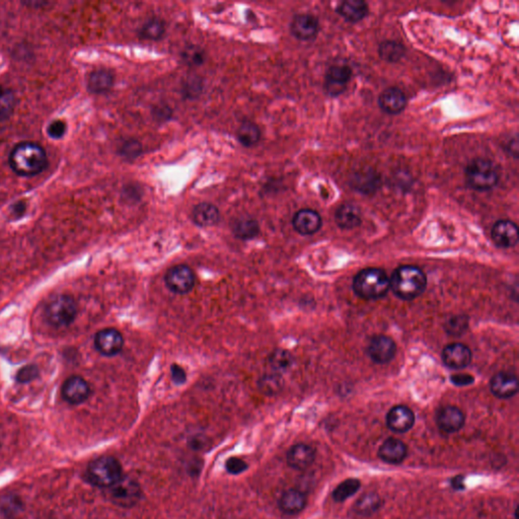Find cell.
Here are the masks:
<instances>
[{
    "instance_id": "obj_4",
    "label": "cell",
    "mask_w": 519,
    "mask_h": 519,
    "mask_svg": "<svg viewBox=\"0 0 519 519\" xmlns=\"http://www.w3.org/2000/svg\"><path fill=\"white\" fill-rule=\"evenodd\" d=\"M499 179L498 167L490 159H473L466 167V185L475 191L488 192L494 189Z\"/></svg>"
},
{
    "instance_id": "obj_39",
    "label": "cell",
    "mask_w": 519,
    "mask_h": 519,
    "mask_svg": "<svg viewBox=\"0 0 519 519\" xmlns=\"http://www.w3.org/2000/svg\"><path fill=\"white\" fill-rule=\"evenodd\" d=\"M468 320L464 316H457L447 320L446 331L450 335H461L468 328Z\"/></svg>"
},
{
    "instance_id": "obj_10",
    "label": "cell",
    "mask_w": 519,
    "mask_h": 519,
    "mask_svg": "<svg viewBox=\"0 0 519 519\" xmlns=\"http://www.w3.org/2000/svg\"><path fill=\"white\" fill-rule=\"evenodd\" d=\"M320 30V21L315 15H296L290 24V33L300 41H313L317 38Z\"/></svg>"
},
{
    "instance_id": "obj_21",
    "label": "cell",
    "mask_w": 519,
    "mask_h": 519,
    "mask_svg": "<svg viewBox=\"0 0 519 519\" xmlns=\"http://www.w3.org/2000/svg\"><path fill=\"white\" fill-rule=\"evenodd\" d=\"M492 394L499 399H509L518 392V381L516 375L508 372H499L491 379Z\"/></svg>"
},
{
    "instance_id": "obj_40",
    "label": "cell",
    "mask_w": 519,
    "mask_h": 519,
    "mask_svg": "<svg viewBox=\"0 0 519 519\" xmlns=\"http://www.w3.org/2000/svg\"><path fill=\"white\" fill-rule=\"evenodd\" d=\"M292 363L291 355L286 351H277L271 356V364L277 370H286Z\"/></svg>"
},
{
    "instance_id": "obj_36",
    "label": "cell",
    "mask_w": 519,
    "mask_h": 519,
    "mask_svg": "<svg viewBox=\"0 0 519 519\" xmlns=\"http://www.w3.org/2000/svg\"><path fill=\"white\" fill-rule=\"evenodd\" d=\"M181 59L187 66L198 67L206 60L204 50L199 46L189 45L181 52Z\"/></svg>"
},
{
    "instance_id": "obj_48",
    "label": "cell",
    "mask_w": 519,
    "mask_h": 519,
    "mask_svg": "<svg viewBox=\"0 0 519 519\" xmlns=\"http://www.w3.org/2000/svg\"><path fill=\"white\" fill-rule=\"evenodd\" d=\"M125 195H127V197H137L139 199V198H140V192H139V188L135 186H127V188H125Z\"/></svg>"
},
{
    "instance_id": "obj_15",
    "label": "cell",
    "mask_w": 519,
    "mask_h": 519,
    "mask_svg": "<svg viewBox=\"0 0 519 519\" xmlns=\"http://www.w3.org/2000/svg\"><path fill=\"white\" fill-rule=\"evenodd\" d=\"M351 188L363 195H372L381 187V176L372 169L355 172L349 181Z\"/></svg>"
},
{
    "instance_id": "obj_8",
    "label": "cell",
    "mask_w": 519,
    "mask_h": 519,
    "mask_svg": "<svg viewBox=\"0 0 519 519\" xmlns=\"http://www.w3.org/2000/svg\"><path fill=\"white\" fill-rule=\"evenodd\" d=\"M352 73L348 65H332L325 75L324 89L327 95L335 98L345 93Z\"/></svg>"
},
{
    "instance_id": "obj_45",
    "label": "cell",
    "mask_w": 519,
    "mask_h": 519,
    "mask_svg": "<svg viewBox=\"0 0 519 519\" xmlns=\"http://www.w3.org/2000/svg\"><path fill=\"white\" fill-rule=\"evenodd\" d=\"M172 379L176 385H184L187 381V374L184 368L178 364H173L171 367Z\"/></svg>"
},
{
    "instance_id": "obj_16",
    "label": "cell",
    "mask_w": 519,
    "mask_h": 519,
    "mask_svg": "<svg viewBox=\"0 0 519 519\" xmlns=\"http://www.w3.org/2000/svg\"><path fill=\"white\" fill-rule=\"evenodd\" d=\"M415 423V415L406 406H396L390 410L387 416V424L390 430L397 433H405L411 430Z\"/></svg>"
},
{
    "instance_id": "obj_3",
    "label": "cell",
    "mask_w": 519,
    "mask_h": 519,
    "mask_svg": "<svg viewBox=\"0 0 519 519\" xmlns=\"http://www.w3.org/2000/svg\"><path fill=\"white\" fill-rule=\"evenodd\" d=\"M353 289L364 300H379L390 290V278L383 270L367 268L355 276Z\"/></svg>"
},
{
    "instance_id": "obj_32",
    "label": "cell",
    "mask_w": 519,
    "mask_h": 519,
    "mask_svg": "<svg viewBox=\"0 0 519 519\" xmlns=\"http://www.w3.org/2000/svg\"><path fill=\"white\" fill-rule=\"evenodd\" d=\"M381 497L376 493H366L356 501L354 510L362 516H370L376 512L383 504Z\"/></svg>"
},
{
    "instance_id": "obj_44",
    "label": "cell",
    "mask_w": 519,
    "mask_h": 519,
    "mask_svg": "<svg viewBox=\"0 0 519 519\" xmlns=\"http://www.w3.org/2000/svg\"><path fill=\"white\" fill-rule=\"evenodd\" d=\"M226 468L230 474L237 475L241 474V473L246 470L248 464L243 459H237V457H231V459L226 462Z\"/></svg>"
},
{
    "instance_id": "obj_19",
    "label": "cell",
    "mask_w": 519,
    "mask_h": 519,
    "mask_svg": "<svg viewBox=\"0 0 519 519\" xmlns=\"http://www.w3.org/2000/svg\"><path fill=\"white\" fill-rule=\"evenodd\" d=\"M379 106L387 114L398 115L407 107V98L402 89L389 87L379 95Z\"/></svg>"
},
{
    "instance_id": "obj_1",
    "label": "cell",
    "mask_w": 519,
    "mask_h": 519,
    "mask_svg": "<svg viewBox=\"0 0 519 519\" xmlns=\"http://www.w3.org/2000/svg\"><path fill=\"white\" fill-rule=\"evenodd\" d=\"M10 165L19 176H37L47 167V154L38 143H21L10 152Z\"/></svg>"
},
{
    "instance_id": "obj_7",
    "label": "cell",
    "mask_w": 519,
    "mask_h": 519,
    "mask_svg": "<svg viewBox=\"0 0 519 519\" xmlns=\"http://www.w3.org/2000/svg\"><path fill=\"white\" fill-rule=\"evenodd\" d=\"M167 289L176 294H187L195 286L196 276L187 265H176L167 270L165 276Z\"/></svg>"
},
{
    "instance_id": "obj_47",
    "label": "cell",
    "mask_w": 519,
    "mask_h": 519,
    "mask_svg": "<svg viewBox=\"0 0 519 519\" xmlns=\"http://www.w3.org/2000/svg\"><path fill=\"white\" fill-rule=\"evenodd\" d=\"M507 152L510 156H514V158H518V137H514L511 140H509L507 145Z\"/></svg>"
},
{
    "instance_id": "obj_26",
    "label": "cell",
    "mask_w": 519,
    "mask_h": 519,
    "mask_svg": "<svg viewBox=\"0 0 519 519\" xmlns=\"http://www.w3.org/2000/svg\"><path fill=\"white\" fill-rule=\"evenodd\" d=\"M335 221L342 230H353L362 222L361 209L351 203L342 204L335 213Z\"/></svg>"
},
{
    "instance_id": "obj_34",
    "label": "cell",
    "mask_w": 519,
    "mask_h": 519,
    "mask_svg": "<svg viewBox=\"0 0 519 519\" xmlns=\"http://www.w3.org/2000/svg\"><path fill=\"white\" fill-rule=\"evenodd\" d=\"M17 99L12 89L0 86V123L6 122L14 114Z\"/></svg>"
},
{
    "instance_id": "obj_5",
    "label": "cell",
    "mask_w": 519,
    "mask_h": 519,
    "mask_svg": "<svg viewBox=\"0 0 519 519\" xmlns=\"http://www.w3.org/2000/svg\"><path fill=\"white\" fill-rule=\"evenodd\" d=\"M122 477L121 464L113 457H99L87 466V481L95 487L111 488Z\"/></svg>"
},
{
    "instance_id": "obj_23",
    "label": "cell",
    "mask_w": 519,
    "mask_h": 519,
    "mask_svg": "<svg viewBox=\"0 0 519 519\" xmlns=\"http://www.w3.org/2000/svg\"><path fill=\"white\" fill-rule=\"evenodd\" d=\"M408 447L398 438H388L379 449L381 461L390 464H401L407 457Z\"/></svg>"
},
{
    "instance_id": "obj_41",
    "label": "cell",
    "mask_w": 519,
    "mask_h": 519,
    "mask_svg": "<svg viewBox=\"0 0 519 519\" xmlns=\"http://www.w3.org/2000/svg\"><path fill=\"white\" fill-rule=\"evenodd\" d=\"M67 125L62 120H54L48 126V135L53 139H61L66 133Z\"/></svg>"
},
{
    "instance_id": "obj_27",
    "label": "cell",
    "mask_w": 519,
    "mask_h": 519,
    "mask_svg": "<svg viewBox=\"0 0 519 519\" xmlns=\"http://www.w3.org/2000/svg\"><path fill=\"white\" fill-rule=\"evenodd\" d=\"M114 84V73L109 69H100L89 74L87 89L95 95H102L110 91Z\"/></svg>"
},
{
    "instance_id": "obj_46",
    "label": "cell",
    "mask_w": 519,
    "mask_h": 519,
    "mask_svg": "<svg viewBox=\"0 0 519 519\" xmlns=\"http://www.w3.org/2000/svg\"><path fill=\"white\" fill-rule=\"evenodd\" d=\"M450 381L457 387H466V385H472L475 379L470 374H455L451 376Z\"/></svg>"
},
{
    "instance_id": "obj_13",
    "label": "cell",
    "mask_w": 519,
    "mask_h": 519,
    "mask_svg": "<svg viewBox=\"0 0 519 519\" xmlns=\"http://www.w3.org/2000/svg\"><path fill=\"white\" fill-rule=\"evenodd\" d=\"M493 242L499 248H513L518 243V228L510 220H499L493 226L491 231Z\"/></svg>"
},
{
    "instance_id": "obj_35",
    "label": "cell",
    "mask_w": 519,
    "mask_h": 519,
    "mask_svg": "<svg viewBox=\"0 0 519 519\" xmlns=\"http://www.w3.org/2000/svg\"><path fill=\"white\" fill-rule=\"evenodd\" d=\"M361 483L358 479H347L336 487L333 491L332 497L336 502H344L347 499L356 494L361 489Z\"/></svg>"
},
{
    "instance_id": "obj_9",
    "label": "cell",
    "mask_w": 519,
    "mask_h": 519,
    "mask_svg": "<svg viewBox=\"0 0 519 519\" xmlns=\"http://www.w3.org/2000/svg\"><path fill=\"white\" fill-rule=\"evenodd\" d=\"M140 496V487L136 481L130 477H122L118 483L110 488V497L113 502L123 507L136 504Z\"/></svg>"
},
{
    "instance_id": "obj_14",
    "label": "cell",
    "mask_w": 519,
    "mask_h": 519,
    "mask_svg": "<svg viewBox=\"0 0 519 519\" xmlns=\"http://www.w3.org/2000/svg\"><path fill=\"white\" fill-rule=\"evenodd\" d=\"M63 398L71 405L86 402L91 394V388L86 379L80 376H71L66 379L62 388Z\"/></svg>"
},
{
    "instance_id": "obj_50",
    "label": "cell",
    "mask_w": 519,
    "mask_h": 519,
    "mask_svg": "<svg viewBox=\"0 0 519 519\" xmlns=\"http://www.w3.org/2000/svg\"><path fill=\"white\" fill-rule=\"evenodd\" d=\"M462 481H464V477H453V489H462V488H464V485H462Z\"/></svg>"
},
{
    "instance_id": "obj_22",
    "label": "cell",
    "mask_w": 519,
    "mask_h": 519,
    "mask_svg": "<svg viewBox=\"0 0 519 519\" xmlns=\"http://www.w3.org/2000/svg\"><path fill=\"white\" fill-rule=\"evenodd\" d=\"M316 455L313 447L304 444H296L287 453V464L294 470L304 471L313 464Z\"/></svg>"
},
{
    "instance_id": "obj_6",
    "label": "cell",
    "mask_w": 519,
    "mask_h": 519,
    "mask_svg": "<svg viewBox=\"0 0 519 519\" xmlns=\"http://www.w3.org/2000/svg\"><path fill=\"white\" fill-rule=\"evenodd\" d=\"M78 315V304L69 295L54 298L46 307L45 316L50 325L56 328L73 324Z\"/></svg>"
},
{
    "instance_id": "obj_28",
    "label": "cell",
    "mask_w": 519,
    "mask_h": 519,
    "mask_svg": "<svg viewBox=\"0 0 519 519\" xmlns=\"http://www.w3.org/2000/svg\"><path fill=\"white\" fill-rule=\"evenodd\" d=\"M307 498L300 490L289 489L283 493L279 499V507L284 513L295 516L304 509Z\"/></svg>"
},
{
    "instance_id": "obj_29",
    "label": "cell",
    "mask_w": 519,
    "mask_h": 519,
    "mask_svg": "<svg viewBox=\"0 0 519 519\" xmlns=\"http://www.w3.org/2000/svg\"><path fill=\"white\" fill-rule=\"evenodd\" d=\"M261 136L259 126L251 121L243 122L237 132V140L245 147H253L258 145Z\"/></svg>"
},
{
    "instance_id": "obj_30",
    "label": "cell",
    "mask_w": 519,
    "mask_h": 519,
    "mask_svg": "<svg viewBox=\"0 0 519 519\" xmlns=\"http://www.w3.org/2000/svg\"><path fill=\"white\" fill-rule=\"evenodd\" d=\"M406 48L402 43L394 40H385L379 44V55L383 60L397 63L404 57Z\"/></svg>"
},
{
    "instance_id": "obj_17",
    "label": "cell",
    "mask_w": 519,
    "mask_h": 519,
    "mask_svg": "<svg viewBox=\"0 0 519 519\" xmlns=\"http://www.w3.org/2000/svg\"><path fill=\"white\" fill-rule=\"evenodd\" d=\"M292 226L300 235H311L320 230L322 220L317 211L313 209H302L294 215Z\"/></svg>"
},
{
    "instance_id": "obj_12",
    "label": "cell",
    "mask_w": 519,
    "mask_h": 519,
    "mask_svg": "<svg viewBox=\"0 0 519 519\" xmlns=\"http://www.w3.org/2000/svg\"><path fill=\"white\" fill-rule=\"evenodd\" d=\"M367 352L372 361L375 363H388L396 355V343L394 340L387 336H375L370 340Z\"/></svg>"
},
{
    "instance_id": "obj_20",
    "label": "cell",
    "mask_w": 519,
    "mask_h": 519,
    "mask_svg": "<svg viewBox=\"0 0 519 519\" xmlns=\"http://www.w3.org/2000/svg\"><path fill=\"white\" fill-rule=\"evenodd\" d=\"M472 351L464 344H450L442 352V361L447 367L462 370L472 362Z\"/></svg>"
},
{
    "instance_id": "obj_18",
    "label": "cell",
    "mask_w": 519,
    "mask_h": 519,
    "mask_svg": "<svg viewBox=\"0 0 519 519\" xmlns=\"http://www.w3.org/2000/svg\"><path fill=\"white\" fill-rule=\"evenodd\" d=\"M436 424L444 432L451 434L461 430L464 425V413L459 408L447 406L438 411Z\"/></svg>"
},
{
    "instance_id": "obj_43",
    "label": "cell",
    "mask_w": 519,
    "mask_h": 519,
    "mask_svg": "<svg viewBox=\"0 0 519 519\" xmlns=\"http://www.w3.org/2000/svg\"><path fill=\"white\" fill-rule=\"evenodd\" d=\"M38 376V368L34 365L26 366V367L21 368L17 374V379L19 383H30L33 379H36Z\"/></svg>"
},
{
    "instance_id": "obj_37",
    "label": "cell",
    "mask_w": 519,
    "mask_h": 519,
    "mask_svg": "<svg viewBox=\"0 0 519 519\" xmlns=\"http://www.w3.org/2000/svg\"><path fill=\"white\" fill-rule=\"evenodd\" d=\"M143 146L137 139H126L118 147V156L127 161H133L143 154Z\"/></svg>"
},
{
    "instance_id": "obj_31",
    "label": "cell",
    "mask_w": 519,
    "mask_h": 519,
    "mask_svg": "<svg viewBox=\"0 0 519 519\" xmlns=\"http://www.w3.org/2000/svg\"><path fill=\"white\" fill-rule=\"evenodd\" d=\"M165 23L158 17H152L143 24L139 30V37L143 40L159 41L165 35Z\"/></svg>"
},
{
    "instance_id": "obj_25",
    "label": "cell",
    "mask_w": 519,
    "mask_h": 519,
    "mask_svg": "<svg viewBox=\"0 0 519 519\" xmlns=\"http://www.w3.org/2000/svg\"><path fill=\"white\" fill-rule=\"evenodd\" d=\"M336 12L345 21L355 24L359 23L367 17L370 8L365 1L362 0H345L339 3Z\"/></svg>"
},
{
    "instance_id": "obj_33",
    "label": "cell",
    "mask_w": 519,
    "mask_h": 519,
    "mask_svg": "<svg viewBox=\"0 0 519 519\" xmlns=\"http://www.w3.org/2000/svg\"><path fill=\"white\" fill-rule=\"evenodd\" d=\"M233 231L237 239H252L259 235L260 226L253 218H241L233 226Z\"/></svg>"
},
{
    "instance_id": "obj_42",
    "label": "cell",
    "mask_w": 519,
    "mask_h": 519,
    "mask_svg": "<svg viewBox=\"0 0 519 519\" xmlns=\"http://www.w3.org/2000/svg\"><path fill=\"white\" fill-rule=\"evenodd\" d=\"M152 116L156 121L167 122L173 117V111L167 104H158L152 109Z\"/></svg>"
},
{
    "instance_id": "obj_38",
    "label": "cell",
    "mask_w": 519,
    "mask_h": 519,
    "mask_svg": "<svg viewBox=\"0 0 519 519\" xmlns=\"http://www.w3.org/2000/svg\"><path fill=\"white\" fill-rule=\"evenodd\" d=\"M203 91V82L197 76H192L185 82L182 93L185 99L193 100L200 97Z\"/></svg>"
},
{
    "instance_id": "obj_24",
    "label": "cell",
    "mask_w": 519,
    "mask_h": 519,
    "mask_svg": "<svg viewBox=\"0 0 519 519\" xmlns=\"http://www.w3.org/2000/svg\"><path fill=\"white\" fill-rule=\"evenodd\" d=\"M192 220L200 228H210L217 226L220 220V211L211 203L202 202L196 205L192 210Z\"/></svg>"
},
{
    "instance_id": "obj_2",
    "label": "cell",
    "mask_w": 519,
    "mask_h": 519,
    "mask_svg": "<svg viewBox=\"0 0 519 519\" xmlns=\"http://www.w3.org/2000/svg\"><path fill=\"white\" fill-rule=\"evenodd\" d=\"M426 275L415 266H402L394 270L390 279V289L403 300H413L424 292Z\"/></svg>"
},
{
    "instance_id": "obj_11",
    "label": "cell",
    "mask_w": 519,
    "mask_h": 519,
    "mask_svg": "<svg viewBox=\"0 0 519 519\" xmlns=\"http://www.w3.org/2000/svg\"><path fill=\"white\" fill-rule=\"evenodd\" d=\"M95 346L104 356H116L123 349L124 338L116 329H104L95 335Z\"/></svg>"
},
{
    "instance_id": "obj_49",
    "label": "cell",
    "mask_w": 519,
    "mask_h": 519,
    "mask_svg": "<svg viewBox=\"0 0 519 519\" xmlns=\"http://www.w3.org/2000/svg\"><path fill=\"white\" fill-rule=\"evenodd\" d=\"M26 211V205L24 204V203H17V204L15 205L14 207V212L15 215H24V212Z\"/></svg>"
}]
</instances>
